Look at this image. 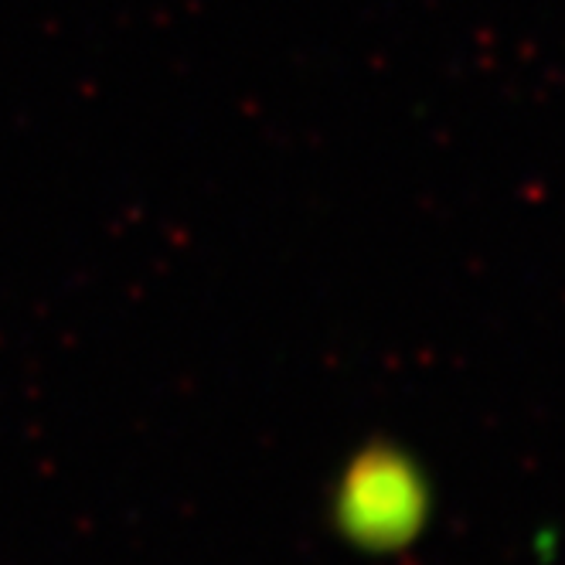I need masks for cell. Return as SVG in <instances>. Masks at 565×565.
<instances>
[{"label":"cell","instance_id":"1","mask_svg":"<svg viewBox=\"0 0 565 565\" xmlns=\"http://www.w3.org/2000/svg\"><path fill=\"white\" fill-rule=\"evenodd\" d=\"M402 501H413V477L398 470L392 457H365L351 470L344 488V511L358 532H392L398 529Z\"/></svg>","mask_w":565,"mask_h":565}]
</instances>
